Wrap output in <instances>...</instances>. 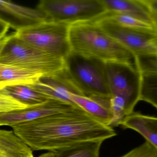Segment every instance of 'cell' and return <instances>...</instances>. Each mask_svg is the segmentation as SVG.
Listing matches in <instances>:
<instances>
[{
    "label": "cell",
    "instance_id": "cell-7",
    "mask_svg": "<svg viewBox=\"0 0 157 157\" xmlns=\"http://www.w3.org/2000/svg\"><path fill=\"white\" fill-rule=\"evenodd\" d=\"M109 89L112 96L124 100L127 116L134 112L140 101L142 74L135 63L105 62Z\"/></svg>",
    "mask_w": 157,
    "mask_h": 157
},
{
    "label": "cell",
    "instance_id": "cell-24",
    "mask_svg": "<svg viewBox=\"0 0 157 157\" xmlns=\"http://www.w3.org/2000/svg\"><path fill=\"white\" fill-rule=\"evenodd\" d=\"M27 107L11 97L0 95V113L23 109Z\"/></svg>",
    "mask_w": 157,
    "mask_h": 157
},
{
    "label": "cell",
    "instance_id": "cell-17",
    "mask_svg": "<svg viewBox=\"0 0 157 157\" xmlns=\"http://www.w3.org/2000/svg\"><path fill=\"white\" fill-rule=\"evenodd\" d=\"M2 90L5 96L11 97L28 107L42 104L50 99L29 84L8 86Z\"/></svg>",
    "mask_w": 157,
    "mask_h": 157
},
{
    "label": "cell",
    "instance_id": "cell-1",
    "mask_svg": "<svg viewBox=\"0 0 157 157\" xmlns=\"http://www.w3.org/2000/svg\"><path fill=\"white\" fill-rule=\"evenodd\" d=\"M32 150L55 152L88 141H104L117 135L114 129L79 107L12 126Z\"/></svg>",
    "mask_w": 157,
    "mask_h": 157
},
{
    "label": "cell",
    "instance_id": "cell-28",
    "mask_svg": "<svg viewBox=\"0 0 157 157\" xmlns=\"http://www.w3.org/2000/svg\"><path fill=\"white\" fill-rule=\"evenodd\" d=\"M150 41L153 47L155 48L157 51V29L155 33L151 36Z\"/></svg>",
    "mask_w": 157,
    "mask_h": 157
},
{
    "label": "cell",
    "instance_id": "cell-8",
    "mask_svg": "<svg viewBox=\"0 0 157 157\" xmlns=\"http://www.w3.org/2000/svg\"><path fill=\"white\" fill-rule=\"evenodd\" d=\"M95 22L135 56H157V50L150 41L151 36L124 27L105 16L101 17Z\"/></svg>",
    "mask_w": 157,
    "mask_h": 157
},
{
    "label": "cell",
    "instance_id": "cell-30",
    "mask_svg": "<svg viewBox=\"0 0 157 157\" xmlns=\"http://www.w3.org/2000/svg\"><path fill=\"white\" fill-rule=\"evenodd\" d=\"M0 95H4L3 94L2 91V89H0ZM5 96V95H4Z\"/></svg>",
    "mask_w": 157,
    "mask_h": 157
},
{
    "label": "cell",
    "instance_id": "cell-22",
    "mask_svg": "<svg viewBox=\"0 0 157 157\" xmlns=\"http://www.w3.org/2000/svg\"><path fill=\"white\" fill-rule=\"evenodd\" d=\"M135 61L142 75L157 77V56H135Z\"/></svg>",
    "mask_w": 157,
    "mask_h": 157
},
{
    "label": "cell",
    "instance_id": "cell-16",
    "mask_svg": "<svg viewBox=\"0 0 157 157\" xmlns=\"http://www.w3.org/2000/svg\"><path fill=\"white\" fill-rule=\"evenodd\" d=\"M0 157H34L32 149L13 131L0 129Z\"/></svg>",
    "mask_w": 157,
    "mask_h": 157
},
{
    "label": "cell",
    "instance_id": "cell-23",
    "mask_svg": "<svg viewBox=\"0 0 157 157\" xmlns=\"http://www.w3.org/2000/svg\"><path fill=\"white\" fill-rule=\"evenodd\" d=\"M121 157H157V150L151 144L146 141Z\"/></svg>",
    "mask_w": 157,
    "mask_h": 157
},
{
    "label": "cell",
    "instance_id": "cell-15",
    "mask_svg": "<svg viewBox=\"0 0 157 157\" xmlns=\"http://www.w3.org/2000/svg\"><path fill=\"white\" fill-rule=\"evenodd\" d=\"M42 76L28 69L0 64V89L14 85L33 84Z\"/></svg>",
    "mask_w": 157,
    "mask_h": 157
},
{
    "label": "cell",
    "instance_id": "cell-9",
    "mask_svg": "<svg viewBox=\"0 0 157 157\" xmlns=\"http://www.w3.org/2000/svg\"><path fill=\"white\" fill-rule=\"evenodd\" d=\"M76 107H78L61 100L50 99L39 105L0 113V126L7 125L12 127L45 116L68 111Z\"/></svg>",
    "mask_w": 157,
    "mask_h": 157
},
{
    "label": "cell",
    "instance_id": "cell-25",
    "mask_svg": "<svg viewBox=\"0 0 157 157\" xmlns=\"http://www.w3.org/2000/svg\"><path fill=\"white\" fill-rule=\"evenodd\" d=\"M154 19L157 28V0H140Z\"/></svg>",
    "mask_w": 157,
    "mask_h": 157
},
{
    "label": "cell",
    "instance_id": "cell-11",
    "mask_svg": "<svg viewBox=\"0 0 157 157\" xmlns=\"http://www.w3.org/2000/svg\"><path fill=\"white\" fill-rule=\"evenodd\" d=\"M0 19L16 31L49 20L47 15L38 8L25 7L9 1H0Z\"/></svg>",
    "mask_w": 157,
    "mask_h": 157
},
{
    "label": "cell",
    "instance_id": "cell-13",
    "mask_svg": "<svg viewBox=\"0 0 157 157\" xmlns=\"http://www.w3.org/2000/svg\"><path fill=\"white\" fill-rule=\"evenodd\" d=\"M70 99L74 105L85 111L95 120L110 126L112 116L109 108V100L93 98L76 94H71Z\"/></svg>",
    "mask_w": 157,
    "mask_h": 157
},
{
    "label": "cell",
    "instance_id": "cell-20",
    "mask_svg": "<svg viewBox=\"0 0 157 157\" xmlns=\"http://www.w3.org/2000/svg\"><path fill=\"white\" fill-rule=\"evenodd\" d=\"M142 76L140 101L151 104L157 110V77Z\"/></svg>",
    "mask_w": 157,
    "mask_h": 157
},
{
    "label": "cell",
    "instance_id": "cell-4",
    "mask_svg": "<svg viewBox=\"0 0 157 157\" xmlns=\"http://www.w3.org/2000/svg\"><path fill=\"white\" fill-rule=\"evenodd\" d=\"M0 64L28 69L42 76L55 74L64 69L63 59L29 46L15 33L12 34L0 54Z\"/></svg>",
    "mask_w": 157,
    "mask_h": 157
},
{
    "label": "cell",
    "instance_id": "cell-10",
    "mask_svg": "<svg viewBox=\"0 0 157 157\" xmlns=\"http://www.w3.org/2000/svg\"><path fill=\"white\" fill-rule=\"evenodd\" d=\"M30 85L49 98L75 106L70 99L71 94L84 96L70 79L64 69L55 74L42 76L35 84Z\"/></svg>",
    "mask_w": 157,
    "mask_h": 157
},
{
    "label": "cell",
    "instance_id": "cell-12",
    "mask_svg": "<svg viewBox=\"0 0 157 157\" xmlns=\"http://www.w3.org/2000/svg\"><path fill=\"white\" fill-rule=\"evenodd\" d=\"M120 126L137 132L157 150V116L134 112L124 118Z\"/></svg>",
    "mask_w": 157,
    "mask_h": 157
},
{
    "label": "cell",
    "instance_id": "cell-29",
    "mask_svg": "<svg viewBox=\"0 0 157 157\" xmlns=\"http://www.w3.org/2000/svg\"><path fill=\"white\" fill-rule=\"evenodd\" d=\"M38 157H58V156L55 152H48L40 155Z\"/></svg>",
    "mask_w": 157,
    "mask_h": 157
},
{
    "label": "cell",
    "instance_id": "cell-26",
    "mask_svg": "<svg viewBox=\"0 0 157 157\" xmlns=\"http://www.w3.org/2000/svg\"><path fill=\"white\" fill-rule=\"evenodd\" d=\"M9 27L8 24L0 19V38L6 35Z\"/></svg>",
    "mask_w": 157,
    "mask_h": 157
},
{
    "label": "cell",
    "instance_id": "cell-2",
    "mask_svg": "<svg viewBox=\"0 0 157 157\" xmlns=\"http://www.w3.org/2000/svg\"><path fill=\"white\" fill-rule=\"evenodd\" d=\"M71 51L104 62L135 63V56L103 30L95 21L70 25Z\"/></svg>",
    "mask_w": 157,
    "mask_h": 157
},
{
    "label": "cell",
    "instance_id": "cell-19",
    "mask_svg": "<svg viewBox=\"0 0 157 157\" xmlns=\"http://www.w3.org/2000/svg\"><path fill=\"white\" fill-rule=\"evenodd\" d=\"M103 16L109 18L124 27L150 36H152L157 29L152 24L131 16L107 13Z\"/></svg>",
    "mask_w": 157,
    "mask_h": 157
},
{
    "label": "cell",
    "instance_id": "cell-14",
    "mask_svg": "<svg viewBox=\"0 0 157 157\" xmlns=\"http://www.w3.org/2000/svg\"><path fill=\"white\" fill-rule=\"evenodd\" d=\"M107 13L121 14L134 17L154 25H156L146 7L140 0H101Z\"/></svg>",
    "mask_w": 157,
    "mask_h": 157
},
{
    "label": "cell",
    "instance_id": "cell-27",
    "mask_svg": "<svg viewBox=\"0 0 157 157\" xmlns=\"http://www.w3.org/2000/svg\"><path fill=\"white\" fill-rule=\"evenodd\" d=\"M12 36V34L10 35H5L2 37L0 38V54L2 53V51L3 50L6 44L7 41H9Z\"/></svg>",
    "mask_w": 157,
    "mask_h": 157
},
{
    "label": "cell",
    "instance_id": "cell-6",
    "mask_svg": "<svg viewBox=\"0 0 157 157\" xmlns=\"http://www.w3.org/2000/svg\"><path fill=\"white\" fill-rule=\"evenodd\" d=\"M37 8L49 21L69 25L94 21L107 13L101 0H41Z\"/></svg>",
    "mask_w": 157,
    "mask_h": 157
},
{
    "label": "cell",
    "instance_id": "cell-5",
    "mask_svg": "<svg viewBox=\"0 0 157 157\" xmlns=\"http://www.w3.org/2000/svg\"><path fill=\"white\" fill-rule=\"evenodd\" d=\"M70 26L48 20L16 31L15 34L35 49L64 60L71 52Z\"/></svg>",
    "mask_w": 157,
    "mask_h": 157
},
{
    "label": "cell",
    "instance_id": "cell-21",
    "mask_svg": "<svg viewBox=\"0 0 157 157\" xmlns=\"http://www.w3.org/2000/svg\"><path fill=\"white\" fill-rule=\"evenodd\" d=\"M109 108L112 116L110 127H118L127 116L124 100L119 96H112L109 100Z\"/></svg>",
    "mask_w": 157,
    "mask_h": 157
},
{
    "label": "cell",
    "instance_id": "cell-18",
    "mask_svg": "<svg viewBox=\"0 0 157 157\" xmlns=\"http://www.w3.org/2000/svg\"><path fill=\"white\" fill-rule=\"evenodd\" d=\"M101 140L88 141L55 152L58 157H99L102 143Z\"/></svg>",
    "mask_w": 157,
    "mask_h": 157
},
{
    "label": "cell",
    "instance_id": "cell-3",
    "mask_svg": "<svg viewBox=\"0 0 157 157\" xmlns=\"http://www.w3.org/2000/svg\"><path fill=\"white\" fill-rule=\"evenodd\" d=\"M64 70L84 96L109 100L105 62L71 51L64 59Z\"/></svg>",
    "mask_w": 157,
    "mask_h": 157
}]
</instances>
